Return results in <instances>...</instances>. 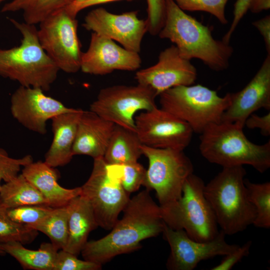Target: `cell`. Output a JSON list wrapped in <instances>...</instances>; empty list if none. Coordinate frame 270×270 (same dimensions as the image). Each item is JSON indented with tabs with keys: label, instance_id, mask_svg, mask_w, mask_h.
<instances>
[{
	"label": "cell",
	"instance_id": "1",
	"mask_svg": "<svg viewBox=\"0 0 270 270\" xmlns=\"http://www.w3.org/2000/svg\"><path fill=\"white\" fill-rule=\"evenodd\" d=\"M150 191L142 190L130 199L122 218L109 234L87 242L80 252L84 260L102 265L118 255L139 248L143 240L162 233L164 222L160 207Z\"/></svg>",
	"mask_w": 270,
	"mask_h": 270
},
{
	"label": "cell",
	"instance_id": "2",
	"mask_svg": "<svg viewBox=\"0 0 270 270\" xmlns=\"http://www.w3.org/2000/svg\"><path fill=\"white\" fill-rule=\"evenodd\" d=\"M166 14L158 36L174 43L180 56L200 60L214 71L226 70L234 49L229 44L215 39L208 26L186 14L172 0H166Z\"/></svg>",
	"mask_w": 270,
	"mask_h": 270
},
{
	"label": "cell",
	"instance_id": "3",
	"mask_svg": "<svg viewBox=\"0 0 270 270\" xmlns=\"http://www.w3.org/2000/svg\"><path fill=\"white\" fill-rule=\"evenodd\" d=\"M9 20L20 31L22 40L18 46L0 48V76L23 86L48 90L60 70L41 46L38 29L14 18Z\"/></svg>",
	"mask_w": 270,
	"mask_h": 270
},
{
	"label": "cell",
	"instance_id": "4",
	"mask_svg": "<svg viewBox=\"0 0 270 270\" xmlns=\"http://www.w3.org/2000/svg\"><path fill=\"white\" fill-rule=\"evenodd\" d=\"M236 122H220L208 126L200 134V151L210 163L223 167L249 165L260 173L270 167V140L251 142Z\"/></svg>",
	"mask_w": 270,
	"mask_h": 270
},
{
	"label": "cell",
	"instance_id": "5",
	"mask_svg": "<svg viewBox=\"0 0 270 270\" xmlns=\"http://www.w3.org/2000/svg\"><path fill=\"white\" fill-rule=\"evenodd\" d=\"M246 174L242 166L223 167L204 187V196L226 235L245 230L256 218L244 182Z\"/></svg>",
	"mask_w": 270,
	"mask_h": 270
},
{
	"label": "cell",
	"instance_id": "6",
	"mask_svg": "<svg viewBox=\"0 0 270 270\" xmlns=\"http://www.w3.org/2000/svg\"><path fill=\"white\" fill-rule=\"evenodd\" d=\"M205 184L192 174L186 179L180 198L161 208L164 222L174 230H183L195 240L204 242L214 238L219 232L214 212L204 194Z\"/></svg>",
	"mask_w": 270,
	"mask_h": 270
},
{
	"label": "cell",
	"instance_id": "7",
	"mask_svg": "<svg viewBox=\"0 0 270 270\" xmlns=\"http://www.w3.org/2000/svg\"><path fill=\"white\" fill-rule=\"evenodd\" d=\"M160 108L188 124L201 134L210 124L221 122L230 104L231 93L220 96L216 90L201 84L181 86L159 94Z\"/></svg>",
	"mask_w": 270,
	"mask_h": 270
},
{
	"label": "cell",
	"instance_id": "8",
	"mask_svg": "<svg viewBox=\"0 0 270 270\" xmlns=\"http://www.w3.org/2000/svg\"><path fill=\"white\" fill-rule=\"evenodd\" d=\"M142 150L148 160L143 186L156 191L161 208L175 202L182 196L186 179L193 174L192 161L183 150L142 144Z\"/></svg>",
	"mask_w": 270,
	"mask_h": 270
},
{
	"label": "cell",
	"instance_id": "9",
	"mask_svg": "<svg viewBox=\"0 0 270 270\" xmlns=\"http://www.w3.org/2000/svg\"><path fill=\"white\" fill-rule=\"evenodd\" d=\"M76 16L66 8L40 22L38 29L43 49L59 70L67 73H75L80 69L82 52Z\"/></svg>",
	"mask_w": 270,
	"mask_h": 270
},
{
	"label": "cell",
	"instance_id": "10",
	"mask_svg": "<svg viewBox=\"0 0 270 270\" xmlns=\"http://www.w3.org/2000/svg\"><path fill=\"white\" fill-rule=\"evenodd\" d=\"M157 96L152 88L138 84L108 86L100 91L90 110L116 125L136 132V113L156 106Z\"/></svg>",
	"mask_w": 270,
	"mask_h": 270
},
{
	"label": "cell",
	"instance_id": "11",
	"mask_svg": "<svg viewBox=\"0 0 270 270\" xmlns=\"http://www.w3.org/2000/svg\"><path fill=\"white\" fill-rule=\"evenodd\" d=\"M103 158L94 159L91 174L80 195L90 203L98 226L110 230L130 198L120 184L108 176Z\"/></svg>",
	"mask_w": 270,
	"mask_h": 270
},
{
	"label": "cell",
	"instance_id": "12",
	"mask_svg": "<svg viewBox=\"0 0 270 270\" xmlns=\"http://www.w3.org/2000/svg\"><path fill=\"white\" fill-rule=\"evenodd\" d=\"M134 120L136 132L144 146L184 150L192 140L194 132L188 124L157 106Z\"/></svg>",
	"mask_w": 270,
	"mask_h": 270
},
{
	"label": "cell",
	"instance_id": "13",
	"mask_svg": "<svg viewBox=\"0 0 270 270\" xmlns=\"http://www.w3.org/2000/svg\"><path fill=\"white\" fill-rule=\"evenodd\" d=\"M162 233L170 248L166 262V268L170 270H192L200 262L225 256L240 246L228 244L221 230L214 238L204 242L192 240L184 230L172 229L165 223Z\"/></svg>",
	"mask_w": 270,
	"mask_h": 270
},
{
	"label": "cell",
	"instance_id": "14",
	"mask_svg": "<svg viewBox=\"0 0 270 270\" xmlns=\"http://www.w3.org/2000/svg\"><path fill=\"white\" fill-rule=\"evenodd\" d=\"M82 26L119 42L126 50L138 53L148 32L146 20L138 18L137 11L116 14L102 8L90 12L84 18Z\"/></svg>",
	"mask_w": 270,
	"mask_h": 270
},
{
	"label": "cell",
	"instance_id": "15",
	"mask_svg": "<svg viewBox=\"0 0 270 270\" xmlns=\"http://www.w3.org/2000/svg\"><path fill=\"white\" fill-rule=\"evenodd\" d=\"M74 109L47 96L40 88L20 86L10 98L12 116L24 128L40 134L46 133V123L48 120Z\"/></svg>",
	"mask_w": 270,
	"mask_h": 270
},
{
	"label": "cell",
	"instance_id": "16",
	"mask_svg": "<svg viewBox=\"0 0 270 270\" xmlns=\"http://www.w3.org/2000/svg\"><path fill=\"white\" fill-rule=\"evenodd\" d=\"M196 78V68L180 56L174 45L162 50L155 64L138 70L135 76L138 84L150 88L157 96L174 87L193 84Z\"/></svg>",
	"mask_w": 270,
	"mask_h": 270
},
{
	"label": "cell",
	"instance_id": "17",
	"mask_svg": "<svg viewBox=\"0 0 270 270\" xmlns=\"http://www.w3.org/2000/svg\"><path fill=\"white\" fill-rule=\"evenodd\" d=\"M139 53L126 50L106 37L92 32L88 49L82 52L80 70L105 75L116 70L134 71L141 65Z\"/></svg>",
	"mask_w": 270,
	"mask_h": 270
},
{
	"label": "cell",
	"instance_id": "18",
	"mask_svg": "<svg viewBox=\"0 0 270 270\" xmlns=\"http://www.w3.org/2000/svg\"><path fill=\"white\" fill-rule=\"evenodd\" d=\"M261 108L270 110V54L250 82L242 90L231 93L230 104L221 122H236L244 126L247 118Z\"/></svg>",
	"mask_w": 270,
	"mask_h": 270
},
{
	"label": "cell",
	"instance_id": "19",
	"mask_svg": "<svg viewBox=\"0 0 270 270\" xmlns=\"http://www.w3.org/2000/svg\"><path fill=\"white\" fill-rule=\"evenodd\" d=\"M115 126L90 110H83L72 148L74 156L104 158Z\"/></svg>",
	"mask_w": 270,
	"mask_h": 270
},
{
	"label": "cell",
	"instance_id": "20",
	"mask_svg": "<svg viewBox=\"0 0 270 270\" xmlns=\"http://www.w3.org/2000/svg\"><path fill=\"white\" fill-rule=\"evenodd\" d=\"M22 174L42 195L48 204L53 208L66 206L81 194V187L66 188L58 182V172L44 161L32 162L23 166Z\"/></svg>",
	"mask_w": 270,
	"mask_h": 270
},
{
	"label": "cell",
	"instance_id": "21",
	"mask_svg": "<svg viewBox=\"0 0 270 270\" xmlns=\"http://www.w3.org/2000/svg\"><path fill=\"white\" fill-rule=\"evenodd\" d=\"M82 112V109L74 108L51 119L53 138L44 160L50 166L55 168L62 166L71 161L78 125Z\"/></svg>",
	"mask_w": 270,
	"mask_h": 270
},
{
	"label": "cell",
	"instance_id": "22",
	"mask_svg": "<svg viewBox=\"0 0 270 270\" xmlns=\"http://www.w3.org/2000/svg\"><path fill=\"white\" fill-rule=\"evenodd\" d=\"M67 206L68 235L64 250L78 256L87 242L90 233L98 226L90 203L82 196L72 199Z\"/></svg>",
	"mask_w": 270,
	"mask_h": 270
},
{
	"label": "cell",
	"instance_id": "23",
	"mask_svg": "<svg viewBox=\"0 0 270 270\" xmlns=\"http://www.w3.org/2000/svg\"><path fill=\"white\" fill-rule=\"evenodd\" d=\"M142 145L136 132L116 125L103 158L107 164L136 162L142 154Z\"/></svg>",
	"mask_w": 270,
	"mask_h": 270
},
{
	"label": "cell",
	"instance_id": "24",
	"mask_svg": "<svg viewBox=\"0 0 270 270\" xmlns=\"http://www.w3.org/2000/svg\"><path fill=\"white\" fill-rule=\"evenodd\" d=\"M6 254L14 258L24 270H54L58 252L51 242L41 244L38 250L26 248L18 241L1 243Z\"/></svg>",
	"mask_w": 270,
	"mask_h": 270
},
{
	"label": "cell",
	"instance_id": "25",
	"mask_svg": "<svg viewBox=\"0 0 270 270\" xmlns=\"http://www.w3.org/2000/svg\"><path fill=\"white\" fill-rule=\"evenodd\" d=\"M74 0H12L1 12L22 11L24 22L40 24L48 17L70 6Z\"/></svg>",
	"mask_w": 270,
	"mask_h": 270
},
{
	"label": "cell",
	"instance_id": "26",
	"mask_svg": "<svg viewBox=\"0 0 270 270\" xmlns=\"http://www.w3.org/2000/svg\"><path fill=\"white\" fill-rule=\"evenodd\" d=\"M0 202L6 209L26 205L48 206L38 190L22 174L2 185Z\"/></svg>",
	"mask_w": 270,
	"mask_h": 270
},
{
	"label": "cell",
	"instance_id": "27",
	"mask_svg": "<svg viewBox=\"0 0 270 270\" xmlns=\"http://www.w3.org/2000/svg\"><path fill=\"white\" fill-rule=\"evenodd\" d=\"M68 210L67 205L54 208L39 222L28 226L46 235L58 250H64L68 241Z\"/></svg>",
	"mask_w": 270,
	"mask_h": 270
},
{
	"label": "cell",
	"instance_id": "28",
	"mask_svg": "<svg viewBox=\"0 0 270 270\" xmlns=\"http://www.w3.org/2000/svg\"><path fill=\"white\" fill-rule=\"evenodd\" d=\"M249 200L255 208V226L262 228H270V182L254 183L244 178Z\"/></svg>",
	"mask_w": 270,
	"mask_h": 270
},
{
	"label": "cell",
	"instance_id": "29",
	"mask_svg": "<svg viewBox=\"0 0 270 270\" xmlns=\"http://www.w3.org/2000/svg\"><path fill=\"white\" fill-rule=\"evenodd\" d=\"M106 170L108 176L119 182L128 194L137 191L144 184L146 170L138 162L126 164H106Z\"/></svg>",
	"mask_w": 270,
	"mask_h": 270
},
{
	"label": "cell",
	"instance_id": "30",
	"mask_svg": "<svg viewBox=\"0 0 270 270\" xmlns=\"http://www.w3.org/2000/svg\"><path fill=\"white\" fill-rule=\"evenodd\" d=\"M7 210L0 202V243L18 241L23 244L34 240L38 232L28 225L14 221L8 215Z\"/></svg>",
	"mask_w": 270,
	"mask_h": 270
},
{
	"label": "cell",
	"instance_id": "31",
	"mask_svg": "<svg viewBox=\"0 0 270 270\" xmlns=\"http://www.w3.org/2000/svg\"><path fill=\"white\" fill-rule=\"evenodd\" d=\"M183 10L202 11L215 16L222 24L228 23L225 8L228 0H172Z\"/></svg>",
	"mask_w": 270,
	"mask_h": 270
},
{
	"label": "cell",
	"instance_id": "32",
	"mask_svg": "<svg viewBox=\"0 0 270 270\" xmlns=\"http://www.w3.org/2000/svg\"><path fill=\"white\" fill-rule=\"evenodd\" d=\"M53 208L45 204L26 205L8 209L7 212L14 221L30 226L43 219Z\"/></svg>",
	"mask_w": 270,
	"mask_h": 270
},
{
	"label": "cell",
	"instance_id": "33",
	"mask_svg": "<svg viewBox=\"0 0 270 270\" xmlns=\"http://www.w3.org/2000/svg\"><path fill=\"white\" fill-rule=\"evenodd\" d=\"M33 162L31 155L15 158L9 156L7 152L0 148V190L2 180L8 182L18 174L21 168Z\"/></svg>",
	"mask_w": 270,
	"mask_h": 270
},
{
	"label": "cell",
	"instance_id": "34",
	"mask_svg": "<svg viewBox=\"0 0 270 270\" xmlns=\"http://www.w3.org/2000/svg\"><path fill=\"white\" fill-rule=\"evenodd\" d=\"M102 265L78 259L77 256L64 250L58 252L54 270H99Z\"/></svg>",
	"mask_w": 270,
	"mask_h": 270
},
{
	"label": "cell",
	"instance_id": "35",
	"mask_svg": "<svg viewBox=\"0 0 270 270\" xmlns=\"http://www.w3.org/2000/svg\"><path fill=\"white\" fill-rule=\"evenodd\" d=\"M148 32L153 36L158 35L164 26L166 14V0H146Z\"/></svg>",
	"mask_w": 270,
	"mask_h": 270
},
{
	"label": "cell",
	"instance_id": "36",
	"mask_svg": "<svg viewBox=\"0 0 270 270\" xmlns=\"http://www.w3.org/2000/svg\"><path fill=\"white\" fill-rule=\"evenodd\" d=\"M252 244L251 240L248 241L242 246H239L233 252L224 256L221 262L217 266L211 268L212 270H230L236 264L240 262L243 258L248 255L250 246Z\"/></svg>",
	"mask_w": 270,
	"mask_h": 270
},
{
	"label": "cell",
	"instance_id": "37",
	"mask_svg": "<svg viewBox=\"0 0 270 270\" xmlns=\"http://www.w3.org/2000/svg\"><path fill=\"white\" fill-rule=\"evenodd\" d=\"M251 0H237L234 5V18L227 32L222 38L226 43H229L231 37L241 20L249 8Z\"/></svg>",
	"mask_w": 270,
	"mask_h": 270
},
{
	"label": "cell",
	"instance_id": "38",
	"mask_svg": "<svg viewBox=\"0 0 270 270\" xmlns=\"http://www.w3.org/2000/svg\"><path fill=\"white\" fill-rule=\"evenodd\" d=\"M250 129L258 128L264 136L270 135V112L263 116L252 114L246 120L244 126Z\"/></svg>",
	"mask_w": 270,
	"mask_h": 270
},
{
	"label": "cell",
	"instance_id": "39",
	"mask_svg": "<svg viewBox=\"0 0 270 270\" xmlns=\"http://www.w3.org/2000/svg\"><path fill=\"white\" fill-rule=\"evenodd\" d=\"M252 24L262 36L268 54H270V16L253 22Z\"/></svg>",
	"mask_w": 270,
	"mask_h": 270
},
{
	"label": "cell",
	"instance_id": "40",
	"mask_svg": "<svg viewBox=\"0 0 270 270\" xmlns=\"http://www.w3.org/2000/svg\"><path fill=\"white\" fill-rule=\"evenodd\" d=\"M118 0H88L79 6H78L77 7L74 8L72 10L70 11L72 14L76 16L77 14L82 10L94 6L96 5L100 4H104L106 3L113 2L115 1H118ZM128 1H132L133 0H126Z\"/></svg>",
	"mask_w": 270,
	"mask_h": 270
},
{
	"label": "cell",
	"instance_id": "41",
	"mask_svg": "<svg viewBox=\"0 0 270 270\" xmlns=\"http://www.w3.org/2000/svg\"><path fill=\"white\" fill-rule=\"evenodd\" d=\"M270 8V0H251L249 8L253 13H258Z\"/></svg>",
	"mask_w": 270,
	"mask_h": 270
},
{
	"label": "cell",
	"instance_id": "42",
	"mask_svg": "<svg viewBox=\"0 0 270 270\" xmlns=\"http://www.w3.org/2000/svg\"><path fill=\"white\" fill-rule=\"evenodd\" d=\"M86 0H74L72 4L68 6L67 8L68 10L72 11L78 6Z\"/></svg>",
	"mask_w": 270,
	"mask_h": 270
},
{
	"label": "cell",
	"instance_id": "43",
	"mask_svg": "<svg viewBox=\"0 0 270 270\" xmlns=\"http://www.w3.org/2000/svg\"><path fill=\"white\" fill-rule=\"evenodd\" d=\"M5 254H6L4 252V250H3V249L2 248V246L1 243H0V256H4Z\"/></svg>",
	"mask_w": 270,
	"mask_h": 270
},
{
	"label": "cell",
	"instance_id": "44",
	"mask_svg": "<svg viewBox=\"0 0 270 270\" xmlns=\"http://www.w3.org/2000/svg\"><path fill=\"white\" fill-rule=\"evenodd\" d=\"M6 0H0V4L3 2L4 1H5Z\"/></svg>",
	"mask_w": 270,
	"mask_h": 270
}]
</instances>
